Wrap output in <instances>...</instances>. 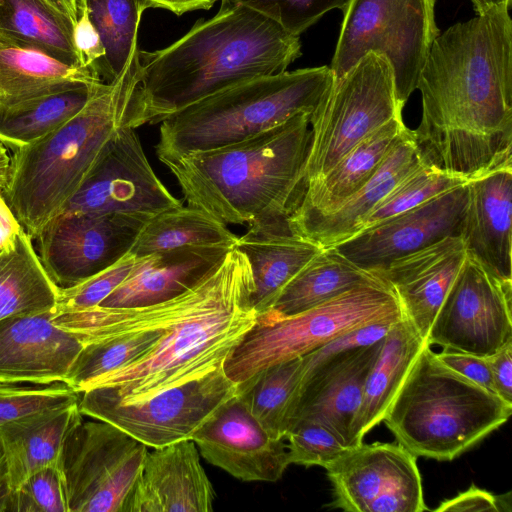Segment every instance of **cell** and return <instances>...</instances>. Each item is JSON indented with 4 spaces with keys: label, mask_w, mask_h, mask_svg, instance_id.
<instances>
[{
    "label": "cell",
    "mask_w": 512,
    "mask_h": 512,
    "mask_svg": "<svg viewBox=\"0 0 512 512\" xmlns=\"http://www.w3.org/2000/svg\"><path fill=\"white\" fill-rule=\"evenodd\" d=\"M100 83L0 107V141L16 148L58 129L83 109Z\"/></svg>",
    "instance_id": "cell-37"
},
{
    "label": "cell",
    "mask_w": 512,
    "mask_h": 512,
    "mask_svg": "<svg viewBox=\"0 0 512 512\" xmlns=\"http://www.w3.org/2000/svg\"><path fill=\"white\" fill-rule=\"evenodd\" d=\"M466 257L462 238L450 236L371 273L393 290L403 316L427 341L436 314Z\"/></svg>",
    "instance_id": "cell-22"
},
{
    "label": "cell",
    "mask_w": 512,
    "mask_h": 512,
    "mask_svg": "<svg viewBox=\"0 0 512 512\" xmlns=\"http://www.w3.org/2000/svg\"><path fill=\"white\" fill-rule=\"evenodd\" d=\"M303 376V357H297L269 366L237 384L238 396L275 439H285Z\"/></svg>",
    "instance_id": "cell-35"
},
{
    "label": "cell",
    "mask_w": 512,
    "mask_h": 512,
    "mask_svg": "<svg viewBox=\"0 0 512 512\" xmlns=\"http://www.w3.org/2000/svg\"><path fill=\"white\" fill-rule=\"evenodd\" d=\"M235 247L250 263L255 287L252 306L258 315L271 309L285 286L322 250L297 235L289 219L247 226Z\"/></svg>",
    "instance_id": "cell-26"
},
{
    "label": "cell",
    "mask_w": 512,
    "mask_h": 512,
    "mask_svg": "<svg viewBox=\"0 0 512 512\" xmlns=\"http://www.w3.org/2000/svg\"><path fill=\"white\" fill-rule=\"evenodd\" d=\"M465 183L467 182L460 178L451 176L422 163L405 176L367 214L361 222L359 231L415 208Z\"/></svg>",
    "instance_id": "cell-39"
},
{
    "label": "cell",
    "mask_w": 512,
    "mask_h": 512,
    "mask_svg": "<svg viewBox=\"0 0 512 512\" xmlns=\"http://www.w3.org/2000/svg\"><path fill=\"white\" fill-rule=\"evenodd\" d=\"M477 15L483 14L495 8L510 7L511 0H471Z\"/></svg>",
    "instance_id": "cell-54"
},
{
    "label": "cell",
    "mask_w": 512,
    "mask_h": 512,
    "mask_svg": "<svg viewBox=\"0 0 512 512\" xmlns=\"http://www.w3.org/2000/svg\"><path fill=\"white\" fill-rule=\"evenodd\" d=\"M406 128L402 116L391 119L349 150L324 176L309 183L289 217L290 225L339 208L372 177Z\"/></svg>",
    "instance_id": "cell-28"
},
{
    "label": "cell",
    "mask_w": 512,
    "mask_h": 512,
    "mask_svg": "<svg viewBox=\"0 0 512 512\" xmlns=\"http://www.w3.org/2000/svg\"><path fill=\"white\" fill-rule=\"evenodd\" d=\"M402 317L395 293L380 279L297 314L258 315L223 369L231 381L239 384L269 366L302 357L348 331Z\"/></svg>",
    "instance_id": "cell-8"
},
{
    "label": "cell",
    "mask_w": 512,
    "mask_h": 512,
    "mask_svg": "<svg viewBox=\"0 0 512 512\" xmlns=\"http://www.w3.org/2000/svg\"><path fill=\"white\" fill-rule=\"evenodd\" d=\"M58 288L47 276L32 238L21 229L14 243L0 251V320L55 307Z\"/></svg>",
    "instance_id": "cell-33"
},
{
    "label": "cell",
    "mask_w": 512,
    "mask_h": 512,
    "mask_svg": "<svg viewBox=\"0 0 512 512\" xmlns=\"http://www.w3.org/2000/svg\"><path fill=\"white\" fill-rule=\"evenodd\" d=\"M139 80L138 62L116 81L100 83L67 123L14 148L4 197L32 240L76 194L104 144L126 126Z\"/></svg>",
    "instance_id": "cell-5"
},
{
    "label": "cell",
    "mask_w": 512,
    "mask_h": 512,
    "mask_svg": "<svg viewBox=\"0 0 512 512\" xmlns=\"http://www.w3.org/2000/svg\"><path fill=\"white\" fill-rule=\"evenodd\" d=\"M148 451L108 422L82 420L60 457L68 512H122Z\"/></svg>",
    "instance_id": "cell-12"
},
{
    "label": "cell",
    "mask_w": 512,
    "mask_h": 512,
    "mask_svg": "<svg viewBox=\"0 0 512 512\" xmlns=\"http://www.w3.org/2000/svg\"><path fill=\"white\" fill-rule=\"evenodd\" d=\"M383 339L333 358L306 375L288 429L299 420L317 421L333 429L348 447H353V428L365 381Z\"/></svg>",
    "instance_id": "cell-21"
},
{
    "label": "cell",
    "mask_w": 512,
    "mask_h": 512,
    "mask_svg": "<svg viewBox=\"0 0 512 512\" xmlns=\"http://www.w3.org/2000/svg\"><path fill=\"white\" fill-rule=\"evenodd\" d=\"M233 247L193 245L139 258L129 276L98 306L141 307L172 299L196 285Z\"/></svg>",
    "instance_id": "cell-24"
},
{
    "label": "cell",
    "mask_w": 512,
    "mask_h": 512,
    "mask_svg": "<svg viewBox=\"0 0 512 512\" xmlns=\"http://www.w3.org/2000/svg\"><path fill=\"white\" fill-rule=\"evenodd\" d=\"M253 9L277 22L289 33L300 36L332 9L347 6L349 0H221Z\"/></svg>",
    "instance_id": "cell-42"
},
{
    "label": "cell",
    "mask_w": 512,
    "mask_h": 512,
    "mask_svg": "<svg viewBox=\"0 0 512 512\" xmlns=\"http://www.w3.org/2000/svg\"><path fill=\"white\" fill-rule=\"evenodd\" d=\"M380 280L333 247L322 248L285 286L271 309L274 316L297 314L363 284Z\"/></svg>",
    "instance_id": "cell-32"
},
{
    "label": "cell",
    "mask_w": 512,
    "mask_h": 512,
    "mask_svg": "<svg viewBox=\"0 0 512 512\" xmlns=\"http://www.w3.org/2000/svg\"><path fill=\"white\" fill-rule=\"evenodd\" d=\"M396 321H381L361 326L330 340L323 346L302 356L304 364L303 378L333 358L382 340Z\"/></svg>",
    "instance_id": "cell-45"
},
{
    "label": "cell",
    "mask_w": 512,
    "mask_h": 512,
    "mask_svg": "<svg viewBox=\"0 0 512 512\" xmlns=\"http://www.w3.org/2000/svg\"><path fill=\"white\" fill-rule=\"evenodd\" d=\"M75 24L42 0H0L1 42L84 67L74 44Z\"/></svg>",
    "instance_id": "cell-31"
},
{
    "label": "cell",
    "mask_w": 512,
    "mask_h": 512,
    "mask_svg": "<svg viewBox=\"0 0 512 512\" xmlns=\"http://www.w3.org/2000/svg\"><path fill=\"white\" fill-rule=\"evenodd\" d=\"M437 357L454 372L496 394L486 357L447 349H443Z\"/></svg>",
    "instance_id": "cell-47"
},
{
    "label": "cell",
    "mask_w": 512,
    "mask_h": 512,
    "mask_svg": "<svg viewBox=\"0 0 512 512\" xmlns=\"http://www.w3.org/2000/svg\"><path fill=\"white\" fill-rule=\"evenodd\" d=\"M215 493L193 440L148 451L122 512H210Z\"/></svg>",
    "instance_id": "cell-20"
},
{
    "label": "cell",
    "mask_w": 512,
    "mask_h": 512,
    "mask_svg": "<svg viewBox=\"0 0 512 512\" xmlns=\"http://www.w3.org/2000/svg\"><path fill=\"white\" fill-rule=\"evenodd\" d=\"M332 84L330 67L320 66L286 70L219 91L160 122L157 157L165 165L240 142L297 113L312 115Z\"/></svg>",
    "instance_id": "cell-7"
},
{
    "label": "cell",
    "mask_w": 512,
    "mask_h": 512,
    "mask_svg": "<svg viewBox=\"0 0 512 512\" xmlns=\"http://www.w3.org/2000/svg\"><path fill=\"white\" fill-rule=\"evenodd\" d=\"M301 56L299 36L246 6L221 1L180 39L139 50V80L126 126L158 124L169 115L234 85L285 72Z\"/></svg>",
    "instance_id": "cell-2"
},
{
    "label": "cell",
    "mask_w": 512,
    "mask_h": 512,
    "mask_svg": "<svg viewBox=\"0 0 512 512\" xmlns=\"http://www.w3.org/2000/svg\"><path fill=\"white\" fill-rule=\"evenodd\" d=\"M512 404L444 365L427 343L383 418L416 457L451 461L509 419Z\"/></svg>",
    "instance_id": "cell-6"
},
{
    "label": "cell",
    "mask_w": 512,
    "mask_h": 512,
    "mask_svg": "<svg viewBox=\"0 0 512 512\" xmlns=\"http://www.w3.org/2000/svg\"><path fill=\"white\" fill-rule=\"evenodd\" d=\"M254 288L250 263L234 245L208 275L195 306L163 332L150 351L91 381L83 391L98 388L119 399L139 398L222 368L257 320Z\"/></svg>",
    "instance_id": "cell-4"
},
{
    "label": "cell",
    "mask_w": 512,
    "mask_h": 512,
    "mask_svg": "<svg viewBox=\"0 0 512 512\" xmlns=\"http://www.w3.org/2000/svg\"><path fill=\"white\" fill-rule=\"evenodd\" d=\"M147 8L164 9L175 15L181 16L184 13L195 10H208L218 0H144Z\"/></svg>",
    "instance_id": "cell-51"
},
{
    "label": "cell",
    "mask_w": 512,
    "mask_h": 512,
    "mask_svg": "<svg viewBox=\"0 0 512 512\" xmlns=\"http://www.w3.org/2000/svg\"><path fill=\"white\" fill-rule=\"evenodd\" d=\"M495 8L438 35L421 70L423 164L469 182L512 165V21Z\"/></svg>",
    "instance_id": "cell-1"
},
{
    "label": "cell",
    "mask_w": 512,
    "mask_h": 512,
    "mask_svg": "<svg viewBox=\"0 0 512 512\" xmlns=\"http://www.w3.org/2000/svg\"><path fill=\"white\" fill-rule=\"evenodd\" d=\"M421 164L410 129L406 128L372 177L339 208L290 226L297 235L322 248L333 247L356 234L367 214Z\"/></svg>",
    "instance_id": "cell-25"
},
{
    "label": "cell",
    "mask_w": 512,
    "mask_h": 512,
    "mask_svg": "<svg viewBox=\"0 0 512 512\" xmlns=\"http://www.w3.org/2000/svg\"><path fill=\"white\" fill-rule=\"evenodd\" d=\"M22 228L0 190V251L14 243Z\"/></svg>",
    "instance_id": "cell-50"
},
{
    "label": "cell",
    "mask_w": 512,
    "mask_h": 512,
    "mask_svg": "<svg viewBox=\"0 0 512 512\" xmlns=\"http://www.w3.org/2000/svg\"><path fill=\"white\" fill-rule=\"evenodd\" d=\"M180 206L182 201L170 193L152 169L135 129L123 126L104 144L61 212L154 216Z\"/></svg>",
    "instance_id": "cell-16"
},
{
    "label": "cell",
    "mask_w": 512,
    "mask_h": 512,
    "mask_svg": "<svg viewBox=\"0 0 512 512\" xmlns=\"http://www.w3.org/2000/svg\"><path fill=\"white\" fill-rule=\"evenodd\" d=\"M512 281L467 255L431 325L427 343L487 357L512 341Z\"/></svg>",
    "instance_id": "cell-15"
},
{
    "label": "cell",
    "mask_w": 512,
    "mask_h": 512,
    "mask_svg": "<svg viewBox=\"0 0 512 512\" xmlns=\"http://www.w3.org/2000/svg\"><path fill=\"white\" fill-rule=\"evenodd\" d=\"M82 420L78 401L40 410L0 425V441L11 489L15 491L31 474L42 468L59 467L64 443Z\"/></svg>",
    "instance_id": "cell-27"
},
{
    "label": "cell",
    "mask_w": 512,
    "mask_h": 512,
    "mask_svg": "<svg viewBox=\"0 0 512 512\" xmlns=\"http://www.w3.org/2000/svg\"><path fill=\"white\" fill-rule=\"evenodd\" d=\"M285 440L290 464L306 467L325 468L349 448L333 429L312 420H299L292 424Z\"/></svg>",
    "instance_id": "cell-41"
},
{
    "label": "cell",
    "mask_w": 512,
    "mask_h": 512,
    "mask_svg": "<svg viewBox=\"0 0 512 512\" xmlns=\"http://www.w3.org/2000/svg\"><path fill=\"white\" fill-rule=\"evenodd\" d=\"M191 440L209 463L242 481L276 482L290 465L285 439L271 437L237 393Z\"/></svg>",
    "instance_id": "cell-18"
},
{
    "label": "cell",
    "mask_w": 512,
    "mask_h": 512,
    "mask_svg": "<svg viewBox=\"0 0 512 512\" xmlns=\"http://www.w3.org/2000/svg\"><path fill=\"white\" fill-rule=\"evenodd\" d=\"M11 512H68L60 468L48 466L31 474L13 491Z\"/></svg>",
    "instance_id": "cell-44"
},
{
    "label": "cell",
    "mask_w": 512,
    "mask_h": 512,
    "mask_svg": "<svg viewBox=\"0 0 512 512\" xmlns=\"http://www.w3.org/2000/svg\"><path fill=\"white\" fill-rule=\"evenodd\" d=\"M402 116L388 59L367 53L338 82L310 117L305 188L349 150L391 119Z\"/></svg>",
    "instance_id": "cell-10"
},
{
    "label": "cell",
    "mask_w": 512,
    "mask_h": 512,
    "mask_svg": "<svg viewBox=\"0 0 512 512\" xmlns=\"http://www.w3.org/2000/svg\"><path fill=\"white\" fill-rule=\"evenodd\" d=\"M166 330L124 335L83 344L65 383L81 393L91 381L142 358Z\"/></svg>",
    "instance_id": "cell-38"
},
{
    "label": "cell",
    "mask_w": 512,
    "mask_h": 512,
    "mask_svg": "<svg viewBox=\"0 0 512 512\" xmlns=\"http://www.w3.org/2000/svg\"><path fill=\"white\" fill-rule=\"evenodd\" d=\"M311 115L300 112L237 143L165 164L184 198L225 225L289 219L305 192Z\"/></svg>",
    "instance_id": "cell-3"
},
{
    "label": "cell",
    "mask_w": 512,
    "mask_h": 512,
    "mask_svg": "<svg viewBox=\"0 0 512 512\" xmlns=\"http://www.w3.org/2000/svg\"><path fill=\"white\" fill-rule=\"evenodd\" d=\"M496 394L512 404V341L486 357Z\"/></svg>",
    "instance_id": "cell-49"
},
{
    "label": "cell",
    "mask_w": 512,
    "mask_h": 512,
    "mask_svg": "<svg viewBox=\"0 0 512 512\" xmlns=\"http://www.w3.org/2000/svg\"><path fill=\"white\" fill-rule=\"evenodd\" d=\"M100 82L87 67L0 41V107Z\"/></svg>",
    "instance_id": "cell-30"
},
{
    "label": "cell",
    "mask_w": 512,
    "mask_h": 512,
    "mask_svg": "<svg viewBox=\"0 0 512 512\" xmlns=\"http://www.w3.org/2000/svg\"><path fill=\"white\" fill-rule=\"evenodd\" d=\"M436 0H349L331 61L338 82L369 52L388 59L401 109L417 84L434 39Z\"/></svg>",
    "instance_id": "cell-9"
},
{
    "label": "cell",
    "mask_w": 512,
    "mask_h": 512,
    "mask_svg": "<svg viewBox=\"0 0 512 512\" xmlns=\"http://www.w3.org/2000/svg\"><path fill=\"white\" fill-rule=\"evenodd\" d=\"M97 30L105 54L95 67L101 82L116 81L138 60V29L144 0H78Z\"/></svg>",
    "instance_id": "cell-34"
},
{
    "label": "cell",
    "mask_w": 512,
    "mask_h": 512,
    "mask_svg": "<svg viewBox=\"0 0 512 512\" xmlns=\"http://www.w3.org/2000/svg\"><path fill=\"white\" fill-rule=\"evenodd\" d=\"M332 485V506L347 512H423L417 457L396 443L347 448L325 467Z\"/></svg>",
    "instance_id": "cell-14"
},
{
    "label": "cell",
    "mask_w": 512,
    "mask_h": 512,
    "mask_svg": "<svg viewBox=\"0 0 512 512\" xmlns=\"http://www.w3.org/2000/svg\"><path fill=\"white\" fill-rule=\"evenodd\" d=\"M138 259L131 254L84 282L58 290L54 309L58 312L80 311L98 306L129 276Z\"/></svg>",
    "instance_id": "cell-43"
},
{
    "label": "cell",
    "mask_w": 512,
    "mask_h": 512,
    "mask_svg": "<svg viewBox=\"0 0 512 512\" xmlns=\"http://www.w3.org/2000/svg\"><path fill=\"white\" fill-rule=\"evenodd\" d=\"M427 344L403 316L393 323L383 339L381 350L364 386L362 403L353 428V445L383 421L399 388Z\"/></svg>",
    "instance_id": "cell-29"
},
{
    "label": "cell",
    "mask_w": 512,
    "mask_h": 512,
    "mask_svg": "<svg viewBox=\"0 0 512 512\" xmlns=\"http://www.w3.org/2000/svg\"><path fill=\"white\" fill-rule=\"evenodd\" d=\"M153 216L61 212L37 236L36 252L58 290L74 287L127 255Z\"/></svg>",
    "instance_id": "cell-13"
},
{
    "label": "cell",
    "mask_w": 512,
    "mask_h": 512,
    "mask_svg": "<svg viewBox=\"0 0 512 512\" xmlns=\"http://www.w3.org/2000/svg\"><path fill=\"white\" fill-rule=\"evenodd\" d=\"M461 235L467 255L502 281H512V165L467 182Z\"/></svg>",
    "instance_id": "cell-23"
},
{
    "label": "cell",
    "mask_w": 512,
    "mask_h": 512,
    "mask_svg": "<svg viewBox=\"0 0 512 512\" xmlns=\"http://www.w3.org/2000/svg\"><path fill=\"white\" fill-rule=\"evenodd\" d=\"M12 497L6 457L0 441V512H11Z\"/></svg>",
    "instance_id": "cell-52"
},
{
    "label": "cell",
    "mask_w": 512,
    "mask_h": 512,
    "mask_svg": "<svg viewBox=\"0 0 512 512\" xmlns=\"http://www.w3.org/2000/svg\"><path fill=\"white\" fill-rule=\"evenodd\" d=\"M53 316L54 308L0 320V380L65 382L83 343Z\"/></svg>",
    "instance_id": "cell-19"
},
{
    "label": "cell",
    "mask_w": 512,
    "mask_h": 512,
    "mask_svg": "<svg viewBox=\"0 0 512 512\" xmlns=\"http://www.w3.org/2000/svg\"><path fill=\"white\" fill-rule=\"evenodd\" d=\"M11 170V156L4 145L0 141V190L3 191L9 181Z\"/></svg>",
    "instance_id": "cell-53"
},
{
    "label": "cell",
    "mask_w": 512,
    "mask_h": 512,
    "mask_svg": "<svg viewBox=\"0 0 512 512\" xmlns=\"http://www.w3.org/2000/svg\"><path fill=\"white\" fill-rule=\"evenodd\" d=\"M467 183L359 231L333 246L357 267L374 272L446 237L460 236Z\"/></svg>",
    "instance_id": "cell-17"
},
{
    "label": "cell",
    "mask_w": 512,
    "mask_h": 512,
    "mask_svg": "<svg viewBox=\"0 0 512 512\" xmlns=\"http://www.w3.org/2000/svg\"><path fill=\"white\" fill-rule=\"evenodd\" d=\"M80 395L65 382L22 385L0 380V425L40 410L78 402Z\"/></svg>",
    "instance_id": "cell-40"
},
{
    "label": "cell",
    "mask_w": 512,
    "mask_h": 512,
    "mask_svg": "<svg viewBox=\"0 0 512 512\" xmlns=\"http://www.w3.org/2000/svg\"><path fill=\"white\" fill-rule=\"evenodd\" d=\"M237 393L223 367L198 379L153 394L119 399L98 388L81 392L83 415L108 422L148 448L191 440L199 427Z\"/></svg>",
    "instance_id": "cell-11"
},
{
    "label": "cell",
    "mask_w": 512,
    "mask_h": 512,
    "mask_svg": "<svg viewBox=\"0 0 512 512\" xmlns=\"http://www.w3.org/2000/svg\"><path fill=\"white\" fill-rule=\"evenodd\" d=\"M78 11V19L73 30L74 44L80 55L82 65L95 73V67L104 56L105 51L86 8L78 3Z\"/></svg>",
    "instance_id": "cell-48"
},
{
    "label": "cell",
    "mask_w": 512,
    "mask_h": 512,
    "mask_svg": "<svg viewBox=\"0 0 512 512\" xmlns=\"http://www.w3.org/2000/svg\"><path fill=\"white\" fill-rule=\"evenodd\" d=\"M53 9L70 15L77 9L78 0H42Z\"/></svg>",
    "instance_id": "cell-55"
},
{
    "label": "cell",
    "mask_w": 512,
    "mask_h": 512,
    "mask_svg": "<svg viewBox=\"0 0 512 512\" xmlns=\"http://www.w3.org/2000/svg\"><path fill=\"white\" fill-rule=\"evenodd\" d=\"M511 504V492L496 495L472 485L453 498L441 502L435 511L511 512Z\"/></svg>",
    "instance_id": "cell-46"
},
{
    "label": "cell",
    "mask_w": 512,
    "mask_h": 512,
    "mask_svg": "<svg viewBox=\"0 0 512 512\" xmlns=\"http://www.w3.org/2000/svg\"><path fill=\"white\" fill-rule=\"evenodd\" d=\"M238 237L227 225L207 212L188 205L151 217L139 232L129 254L139 259L148 255L193 245H235Z\"/></svg>",
    "instance_id": "cell-36"
}]
</instances>
